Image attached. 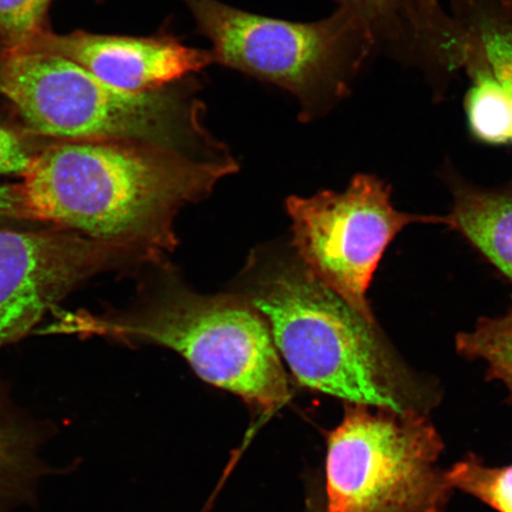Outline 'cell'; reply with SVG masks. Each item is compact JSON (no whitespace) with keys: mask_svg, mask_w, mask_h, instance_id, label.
Instances as JSON below:
<instances>
[{"mask_svg":"<svg viewBox=\"0 0 512 512\" xmlns=\"http://www.w3.org/2000/svg\"><path fill=\"white\" fill-rule=\"evenodd\" d=\"M448 484L498 512H512V464L490 467L469 456L446 471Z\"/></svg>","mask_w":512,"mask_h":512,"instance_id":"obj_16","label":"cell"},{"mask_svg":"<svg viewBox=\"0 0 512 512\" xmlns=\"http://www.w3.org/2000/svg\"><path fill=\"white\" fill-rule=\"evenodd\" d=\"M32 157L34 156L25 149L21 139L0 125V176L23 175Z\"/></svg>","mask_w":512,"mask_h":512,"instance_id":"obj_18","label":"cell"},{"mask_svg":"<svg viewBox=\"0 0 512 512\" xmlns=\"http://www.w3.org/2000/svg\"><path fill=\"white\" fill-rule=\"evenodd\" d=\"M37 428L0 398V510L30 494L41 473Z\"/></svg>","mask_w":512,"mask_h":512,"instance_id":"obj_13","label":"cell"},{"mask_svg":"<svg viewBox=\"0 0 512 512\" xmlns=\"http://www.w3.org/2000/svg\"><path fill=\"white\" fill-rule=\"evenodd\" d=\"M239 170L156 145L68 142L32 157L18 185L23 219L106 243L134 262L175 251L179 211L206 200Z\"/></svg>","mask_w":512,"mask_h":512,"instance_id":"obj_1","label":"cell"},{"mask_svg":"<svg viewBox=\"0 0 512 512\" xmlns=\"http://www.w3.org/2000/svg\"><path fill=\"white\" fill-rule=\"evenodd\" d=\"M23 219L17 185L0 184V220Z\"/></svg>","mask_w":512,"mask_h":512,"instance_id":"obj_19","label":"cell"},{"mask_svg":"<svg viewBox=\"0 0 512 512\" xmlns=\"http://www.w3.org/2000/svg\"><path fill=\"white\" fill-rule=\"evenodd\" d=\"M157 285L136 312L94 319L87 331L174 350L203 381L261 408L279 407L290 398L270 329L245 298L230 291L198 293L168 262Z\"/></svg>","mask_w":512,"mask_h":512,"instance_id":"obj_4","label":"cell"},{"mask_svg":"<svg viewBox=\"0 0 512 512\" xmlns=\"http://www.w3.org/2000/svg\"><path fill=\"white\" fill-rule=\"evenodd\" d=\"M51 0H0V38L23 49L40 36Z\"/></svg>","mask_w":512,"mask_h":512,"instance_id":"obj_17","label":"cell"},{"mask_svg":"<svg viewBox=\"0 0 512 512\" xmlns=\"http://www.w3.org/2000/svg\"><path fill=\"white\" fill-rule=\"evenodd\" d=\"M229 291L264 317L303 387L399 414L428 415L437 405L435 389L400 360L376 320L317 278L290 241L254 248Z\"/></svg>","mask_w":512,"mask_h":512,"instance_id":"obj_2","label":"cell"},{"mask_svg":"<svg viewBox=\"0 0 512 512\" xmlns=\"http://www.w3.org/2000/svg\"><path fill=\"white\" fill-rule=\"evenodd\" d=\"M445 219L512 281V190L458 189Z\"/></svg>","mask_w":512,"mask_h":512,"instance_id":"obj_11","label":"cell"},{"mask_svg":"<svg viewBox=\"0 0 512 512\" xmlns=\"http://www.w3.org/2000/svg\"><path fill=\"white\" fill-rule=\"evenodd\" d=\"M214 63L273 83L296 96L303 120L323 114L350 91L377 51L366 25L350 11L313 23L249 14L219 0H183Z\"/></svg>","mask_w":512,"mask_h":512,"instance_id":"obj_5","label":"cell"},{"mask_svg":"<svg viewBox=\"0 0 512 512\" xmlns=\"http://www.w3.org/2000/svg\"><path fill=\"white\" fill-rule=\"evenodd\" d=\"M366 25L377 50L419 69L430 87L450 83L464 60V35L440 0H337Z\"/></svg>","mask_w":512,"mask_h":512,"instance_id":"obj_10","label":"cell"},{"mask_svg":"<svg viewBox=\"0 0 512 512\" xmlns=\"http://www.w3.org/2000/svg\"><path fill=\"white\" fill-rule=\"evenodd\" d=\"M456 345L459 354L488 364L491 379L503 382L512 395V307L503 317L480 320L458 335Z\"/></svg>","mask_w":512,"mask_h":512,"instance_id":"obj_15","label":"cell"},{"mask_svg":"<svg viewBox=\"0 0 512 512\" xmlns=\"http://www.w3.org/2000/svg\"><path fill=\"white\" fill-rule=\"evenodd\" d=\"M349 406L329 438V512H444L453 489L428 415Z\"/></svg>","mask_w":512,"mask_h":512,"instance_id":"obj_6","label":"cell"},{"mask_svg":"<svg viewBox=\"0 0 512 512\" xmlns=\"http://www.w3.org/2000/svg\"><path fill=\"white\" fill-rule=\"evenodd\" d=\"M25 50L60 55L121 91L168 88L214 63L211 51L184 46L174 36L120 37L42 32Z\"/></svg>","mask_w":512,"mask_h":512,"instance_id":"obj_9","label":"cell"},{"mask_svg":"<svg viewBox=\"0 0 512 512\" xmlns=\"http://www.w3.org/2000/svg\"><path fill=\"white\" fill-rule=\"evenodd\" d=\"M188 88L131 93L60 55L8 49L0 57V94L37 134L68 142L156 145L217 162L232 159L204 127L201 102Z\"/></svg>","mask_w":512,"mask_h":512,"instance_id":"obj_3","label":"cell"},{"mask_svg":"<svg viewBox=\"0 0 512 512\" xmlns=\"http://www.w3.org/2000/svg\"><path fill=\"white\" fill-rule=\"evenodd\" d=\"M126 261L120 249L67 230L0 229V348L27 335L83 280Z\"/></svg>","mask_w":512,"mask_h":512,"instance_id":"obj_8","label":"cell"},{"mask_svg":"<svg viewBox=\"0 0 512 512\" xmlns=\"http://www.w3.org/2000/svg\"><path fill=\"white\" fill-rule=\"evenodd\" d=\"M381 179L357 175L343 192L287 198L291 245L316 277L362 316L375 320L368 288L384 252L409 224L443 223L445 217L396 210Z\"/></svg>","mask_w":512,"mask_h":512,"instance_id":"obj_7","label":"cell"},{"mask_svg":"<svg viewBox=\"0 0 512 512\" xmlns=\"http://www.w3.org/2000/svg\"><path fill=\"white\" fill-rule=\"evenodd\" d=\"M465 51L489 67L512 99V18L504 0H453Z\"/></svg>","mask_w":512,"mask_h":512,"instance_id":"obj_12","label":"cell"},{"mask_svg":"<svg viewBox=\"0 0 512 512\" xmlns=\"http://www.w3.org/2000/svg\"><path fill=\"white\" fill-rule=\"evenodd\" d=\"M464 72L471 88L465 96L467 120L475 137L486 144L512 143V99L486 64L465 51Z\"/></svg>","mask_w":512,"mask_h":512,"instance_id":"obj_14","label":"cell"}]
</instances>
